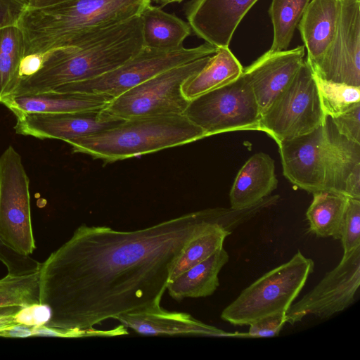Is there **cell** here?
<instances>
[{
  "instance_id": "6da1fadb",
  "label": "cell",
  "mask_w": 360,
  "mask_h": 360,
  "mask_svg": "<svg viewBox=\"0 0 360 360\" xmlns=\"http://www.w3.org/2000/svg\"><path fill=\"white\" fill-rule=\"evenodd\" d=\"M231 208L192 212L135 231L82 224L39 268L44 326L79 331L159 308L173 266L195 236L236 224Z\"/></svg>"
},
{
  "instance_id": "7a4b0ae2",
  "label": "cell",
  "mask_w": 360,
  "mask_h": 360,
  "mask_svg": "<svg viewBox=\"0 0 360 360\" xmlns=\"http://www.w3.org/2000/svg\"><path fill=\"white\" fill-rule=\"evenodd\" d=\"M143 48L139 15L98 31L76 44L43 55L40 68L10 95L32 94L91 79L119 67Z\"/></svg>"
},
{
  "instance_id": "3957f363",
  "label": "cell",
  "mask_w": 360,
  "mask_h": 360,
  "mask_svg": "<svg viewBox=\"0 0 360 360\" xmlns=\"http://www.w3.org/2000/svg\"><path fill=\"white\" fill-rule=\"evenodd\" d=\"M150 0H65L24 11L18 26L25 56L70 46L101 30L139 15Z\"/></svg>"
},
{
  "instance_id": "277c9868",
  "label": "cell",
  "mask_w": 360,
  "mask_h": 360,
  "mask_svg": "<svg viewBox=\"0 0 360 360\" xmlns=\"http://www.w3.org/2000/svg\"><path fill=\"white\" fill-rule=\"evenodd\" d=\"M206 137L203 130L184 115H170L124 120L117 126L66 143L74 153L110 163Z\"/></svg>"
},
{
  "instance_id": "5b68a950",
  "label": "cell",
  "mask_w": 360,
  "mask_h": 360,
  "mask_svg": "<svg viewBox=\"0 0 360 360\" xmlns=\"http://www.w3.org/2000/svg\"><path fill=\"white\" fill-rule=\"evenodd\" d=\"M314 262L298 250L288 262L266 272L245 288L221 314L235 326L285 314L313 272Z\"/></svg>"
},
{
  "instance_id": "8992f818",
  "label": "cell",
  "mask_w": 360,
  "mask_h": 360,
  "mask_svg": "<svg viewBox=\"0 0 360 360\" xmlns=\"http://www.w3.org/2000/svg\"><path fill=\"white\" fill-rule=\"evenodd\" d=\"M313 70L305 59L289 84L262 113L260 131L276 143L308 134L326 120Z\"/></svg>"
},
{
  "instance_id": "52a82bcc",
  "label": "cell",
  "mask_w": 360,
  "mask_h": 360,
  "mask_svg": "<svg viewBox=\"0 0 360 360\" xmlns=\"http://www.w3.org/2000/svg\"><path fill=\"white\" fill-rule=\"evenodd\" d=\"M184 115L207 137L236 131H260L261 112L243 73L233 82L190 101Z\"/></svg>"
},
{
  "instance_id": "ba28073f",
  "label": "cell",
  "mask_w": 360,
  "mask_h": 360,
  "mask_svg": "<svg viewBox=\"0 0 360 360\" xmlns=\"http://www.w3.org/2000/svg\"><path fill=\"white\" fill-rule=\"evenodd\" d=\"M211 56L172 68L113 98L105 109L122 120L137 117L184 115L190 101L184 83L198 73Z\"/></svg>"
},
{
  "instance_id": "9c48e42d",
  "label": "cell",
  "mask_w": 360,
  "mask_h": 360,
  "mask_svg": "<svg viewBox=\"0 0 360 360\" xmlns=\"http://www.w3.org/2000/svg\"><path fill=\"white\" fill-rule=\"evenodd\" d=\"M217 48L205 43L162 51L143 47L115 69L96 78L67 84L53 90L103 94L112 99L146 80L172 68L213 55Z\"/></svg>"
},
{
  "instance_id": "30bf717a",
  "label": "cell",
  "mask_w": 360,
  "mask_h": 360,
  "mask_svg": "<svg viewBox=\"0 0 360 360\" xmlns=\"http://www.w3.org/2000/svg\"><path fill=\"white\" fill-rule=\"evenodd\" d=\"M30 181L17 150L9 146L0 156V236L19 254L36 248L30 213Z\"/></svg>"
},
{
  "instance_id": "8fae6325",
  "label": "cell",
  "mask_w": 360,
  "mask_h": 360,
  "mask_svg": "<svg viewBox=\"0 0 360 360\" xmlns=\"http://www.w3.org/2000/svg\"><path fill=\"white\" fill-rule=\"evenodd\" d=\"M360 285V247L343 253L340 263L285 313L293 325L308 315L327 319L344 311L354 301Z\"/></svg>"
},
{
  "instance_id": "7c38bea8",
  "label": "cell",
  "mask_w": 360,
  "mask_h": 360,
  "mask_svg": "<svg viewBox=\"0 0 360 360\" xmlns=\"http://www.w3.org/2000/svg\"><path fill=\"white\" fill-rule=\"evenodd\" d=\"M311 68L323 79L360 86V0H340L334 39L319 63Z\"/></svg>"
},
{
  "instance_id": "4fadbf2b",
  "label": "cell",
  "mask_w": 360,
  "mask_h": 360,
  "mask_svg": "<svg viewBox=\"0 0 360 360\" xmlns=\"http://www.w3.org/2000/svg\"><path fill=\"white\" fill-rule=\"evenodd\" d=\"M124 120L105 108L62 113L30 112L16 117V134L39 139L68 140L93 134Z\"/></svg>"
},
{
  "instance_id": "5bb4252c",
  "label": "cell",
  "mask_w": 360,
  "mask_h": 360,
  "mask_svg": "<svg viewBox=\"0 0 360 360\" xmlns=\"http://www.w3.org/2000/svg\"><path fill=\"white\" fill-rule=\"evenodd\" d=\"M283 173L294 186L309 193L323 191L326 146L324 126L277 143Z\"/></svg>"
},
{
  "instance_id": "9a60e30c",
  "label": "cell",
  "mask_w": 360,
  "mask_h": 360,
  "mask_svg": "<svg viewBox=\"0 0 360 360\" xmlns=\"http://www.w3.org/2000/svg\"><path fill=\"white\" fill-rule=\"evenodd\" d=\"M258 0H192L185 13L195 35L216 48L229 47L238 25Z\"/></svg>"
},
{
  "instance_id": "2e32d148",
  "label": "cell",
  "mask_w": 360,
  "mask_h": 360,
  "mask_svg": "<svg viewBox=\"0 0 360 360\" xmlns=\"http://www.w3.org/2000/svg\"><path fill=\"white\" fill-rule=\"evenodd\" d=\"M323 126V191L360 200V144L340 134L330 116L326 117Z\"/></svg>"
},
{
  "instance_id": "e0dca14e",
  "label": "cell",
  "mask_w": 360,
  "mask_h": 360,
  "mask_svg": "<svg viewBox=\"0 0 360 360\" xmlns=\"http://www.w3.org/2000/svg\"><path fill=\"white\" fill-rule=\"evenodd\" d=\"M304 46L281 51H268L248 67L243 75L250 84L261 115L289 84L304 59Z\"/></svg>"
},
{
  "instance_id": "ac0fdd59",
  "label": "cell",
  "mask_w": 360,
  "mask_h": 360,
  "mask_svg": "<svg viewBox=\"0 0 360 360\" xmlns=\"http://www.w3.org/2000/svg\"><path fill=\"white\" fill-rule=\"evenodd\" d=\"M117 321L142 335H197L210 337H238V333H229L206 324L190 314L169 311L162 307L119 317Z\"/></svg>"
},
{
  "instance_id": "d6986e66",
  "label": "cell",
  "mask_w": 360,
  "mask_h": 360,
  "mask_svg": "<svg viewBox=\"0 0 360 360\" xmlns=\"http://www.w3.org/2000/svg\"><path fill=\"white\" fill-rule=\"evenodd\" d=\"M112 100L103 94L51 90L38 94L8 95L0 102L17 117L30 112L62 113L102 109Z\"/></svg>"
},
{
  "instance_id": "ffe728a7",
  "label": "cell",
  "mask_w": 360,
  "mask_h": 360,
  "mask_svg": "<svg viewBox=\"0 0 360 360\" xmlns=\"http://www.w3.org/2000/svg\"><path fill=\"white\" fill-rule=\"evenodd\" d=\"M340 12V0H311L305 9L298 28L311 67L319 63L333 40Z\"/></svg>"
},
{
  "instance_id": "44dd1931",
  "label": "cell",
  "mask_w": 360,
  "mask_h": 360,
  "mask_svg": "<svg viewBox=\"0 0 360 360\" xmlns=\"http://www.w3.org/2000/svg\"><path fill=\"white\" fill-rule=\"evenodd\" d=\"M274 160L266 153L251 156L236 175L229 193L231 207L243 209L259 202L277 188Z\"/></svg>"
},
{
  "instance_id": "7402d4cb",
  "label": "cell",
  "mask_w": 360,
  "mask_h": 360,
  "mask_svg": "<svg viewBox=\"0 0 360 360\" xmlns=\"http://www.w3.org/2000/svg\"><path fill=\"white\" fill-rule=\"evenodd\" d=\"M229 255L222 247L201 262L184 271L168 283L170 297L177 301L212 295L219 285V274L228 262Z\"/></svg>"
},
{
  "instance_id": "603a6c76",
  "label": "cell",
  "mask_w": 360,
  "mask_h": 360,
  "mask_svg": "<svg viewBox=\"0 0 360 360\" xmlns=\"http://www.w3.org/2000/svg\"><path fill=\"white\" fill-rule=\"evenodd\" d=\"M143 47L168 51L183 46L191 34L188 22L159 6L148 4L139 14Z\"/></svg>"
},
{
  "instance_id": "cb8c5ba5",
  "label": "cell",
  "mask_w": 360,
  "mask_h": 360,
  "mask_svg": "<svg viewBox=\"0 0 360 360\" xmlns=\"http://www.w3.org/2000/svg\"><path fill=\"white\" fill-rule=\"evenodd\" d=\"M243 68L229 47L217 48L205 66L188 79L182 86L185 97L193 98L237 79Z\"/></svg>"
},
{
  "instance_id": "d4e9b609",
  "label": "cell",
  "mask_w": 360,
  "mask_h": 360,
  "mask_svg": "<svg viewBox=\"0 0 360 360\" xmlns=\"http://www.w3.org/2000/svg\"><path fill=\"white\" fill-rule=\"evenodd\" d=\"M348 198L326 191L313 193L311 203L306 212L309 231L319 238L340 239Z\"/></svg>"
},
{
  "instance_id": "484cf974",
  "label": "cell",
  "mask_w": 360,
  "mask_h": 360,
  "mask_svg": "<svg viewBox=\"0 0 360 360\" xmlns=\"http://www.w3.org/2000/svg\"><path fill=\"white\" fill-rule=\"evenodd\" d=\"M25 39L18 25L0 29V101L10 95L20 80Z\"/></svg>"
},
{
  "instance_id": "4316f807",
  "label": "cell",
  "mask_w": 360,
  "mask_h": 360,
  "mask_svg": "<svg viewBox=\"0 0 360 360\" xmlns=\"http://www.w3.org/2000/svg\"><path fill=\"white\" fill-rule=\"evenodd\" d=\"M311 0H272L269 9L274 30L269 51H284L289 46L295 29Z\"/></svg>"
},
{
  "instance_id": "83f0119b",
  "label": "cell",
  "mask_w": 360,
  "mask_h": 360,
  "mask_svg": "<svg viewBox=\"0 0 360 360\" xmlns=\"http://www.w3.org/2000/svg\"><path fill=\"white\" fill-rule=\"evenodd\" d=\"M231 233L224 226H217L190 240L173 266L169 281L222 248L226 238Z\"/></svg>"
},
{
  "instance_id": "f1b7e54d",
  "label": "cell",
  "mask_w": 360,
  "mask_h": 360,
  "mask_svg": "<svg viewBox=\"0 0 360 360\" xmlns=\"http://www.w3.org/2000/svg\"><path fill=\"white\" fill-rule=\"evenodd\" d=\"M39 303V270L23 275L7 276L0 279V307H27Z\"/></svg>"
},
{
  "instance_id": "f546056e",
  "label": "cell",
  "mask_w": 360,
  "mask_h": 360,
  "mask_svg": "<svg viewBox=\"0 0 360 360\" xmlns=\"http://www.w3.org/2000/svg\"><path fill=\"white\" fill-rule=\"evenodd\" d=\"M314 76L326 116L338 115L360 103V86L326 80L314 72Z\"/></svg>"
},
{
  "instance_id": "4dcf8cb0",
  "label": "cell",
  "mask_w": 360,
  "mask_h": 360,
  "mask_svg": "<svg viewBox=\"0 0 360 360\" xmlns=\"http://www.w3.org/2000/svg\"><path fill=\"white\" fill-rule=\"evenodd\" d=\"M343 253L360 247V200L349 198L340 229Z\"/></svg>"
},
{
  "instance_id": "1f68e13d",
  "label": "cell",
  "mask_w": 360,
  "mask_h": 360,
  "mask_svg": "<svg viewBox=\"0 0 360 360\" xmlns=\"http://www.w3.org/2000/svg\"><path fill=\"white\" fill-rule=\"evenodd\" d=\"M0 262L11 275H23L37 271L40 262L30 255L19 254L8 246L0 236Z\"/></svg>"
},
{
  "instance_id": "d6a6232c",
  "label": "cell",
  "mask_w": 360,
  "mask_h": 360,
  "mask_svg": "<svg viewBox=\"0 0 360 360\" xmlns=\"http://www.w3.org/2000/svg\"><path fill=\"white\" fill-rule=\"evenodd\" d=\"M330 118L340 134L360 144V103Z\"/></svg>"
},
{
  "instance_id": "836d02e7",
  "label": "cell",
  "mask_w": 360,
  "mask_h": 360,
  "mask_svg": "<svg viewBox=\"0 0 360 360\" xmlns=\"http://www.w3.org/2000/svg\"><path fill=\"white\" fill-rule=\"evenodd\" d=\"M285 323V314L269 316L250 323L248 332L247 333H238V338L277 336Z\"/></svg>"
},
{
  "instance_id": "e575fe53",
  "label": "cell",
  "mask_w": 360,
  "mask_h": 360,
  "mask_svg": "<svg viewBox=\"0 0 360 360\" xmlns=\"http://www.w3.org/2000/svg\"><path fill=\"white\" fill-rule=\"evenodd\" d=\"M27 0H0V29L18 25Z\"/></svg>"
},
{
  "instance_id": "d590c367",
  "label": "cell",
  "mask_w": 360,
  "mask_h": 360,
  "mask_svg": "<svg viewBox=\"0 0 360 360\" xmlns=\"http://www.w3.org/2000/svg\"><path fill=\"white\" fill-rule=\"evenodd\" d=\"M50 317L49 308L46 305L38 303L23 307L18 313L16 320L18 323L40 326L45 325Z\"/></svg>"
},
{
  "instance_id": "8d00e7d4",
  "label": "cell",
  "mask_w": 360,
  "mask_h": 360,
  "mask_svg": "<svg viewBox=\"0 0 360 360\" xmlns=\"http://www.w3.org/2000/svg\"><path fill=\"white\" fill-rule=\"evenodd\" d=\"M22 307L18 305L0 307V331L18 323L17 314Z\"/></svg>"
},
{
  "instance_id": "74e56055",
  "label": "cell",
  "mask_w": 360,
  "mask_h": 360,
  "mask_svg": "<svg viewBox=\"0 0 360 360\" xmlns=\"http://www.w3.org/2000/svg\"><path fill=\"white\" fill-rule=\"evenodd\" d=\"M34 326L17 323L0 331V336L6 338H27L33 336Z\"/></svg>"
},
{
  "instance_id": "f35d334b",
  "label": "cell",
  "mask_w": 360,
  "mask_h": 360,
  "mask_svg": "<svg viewBox=\"0 0 360 360\" xmlns=\"http://www.w3.org/2000/svg\"><path fill=\"white\" fill-rule=\"evenodd\" d=\"M65 0H27V8H38L49 6Z\"/></svg>"
},
{
  "instance_id": "ab89813d",
  "label": "cell",
  "mask_w": 360,
  "mask_h": 360,
  "mask_svg": "<svg viewBox=\"0 0 360 360\" xmlns=\"http://www.w3.org/2000/svg\"><path fill=\"white\" fill-rule=\"evenodd\" d=\"M156 4L160 5L161 6L173 4V3H180L184 0H153Z\"/></svg>"
}]
</instances>
